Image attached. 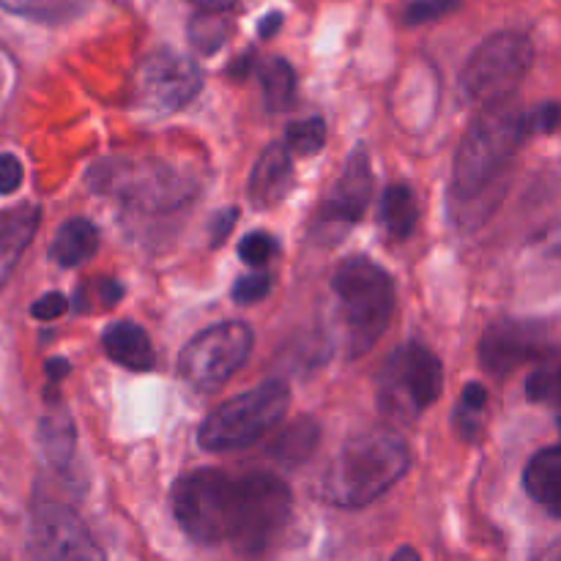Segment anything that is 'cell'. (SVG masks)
<instances>
[{"label":"cell","mask_w":561,"mask_h":561,"mask_svg":"<svg viewBox=\"0 0 561 561\" xmlns=\"http://www.w3.org/2000/svg\"><path fill=\"white\" fill-rule=\"evenodd\" d=\"M294 186V159L285 142H272L261 151L250 173V201L257 208H272L283 201Z\"/></svg>","instance_id":"obj_14"},{"label":"cell","mask_w":561,"mask_h":561,"mask_svg":"<svg viewBox=\"0 0 561 561\" xmlns=\"http://www.w3.org/2000/svg\"><path fill=\"white\" fill-rule=\"evenodd\" d=\"M559 118H561L559 104L553 102L540 104L537 110L526 113V129H529V135L531 131H553L559 126Z\"/></svg>","instance_id":"obj_33"},{"label":"cell","mask_w":561,"mask_h":561,"mask_svg":"<svg viewBox=\"0 0 561 561\" xmlns=\"http://www.w3.org/2000/svg\"><path fill=\"white\" fill-rule=\"evenodd\" d=\"M66 310H69V299H66L60 290H49V294L38 296L31 305V316L36 318V321H55V318L64 316Z\"/></svg>","instance_id":"obj_31"},{"label":"cell","mask_w":561,"mask_h":561,"mask_svg":"<svg viewBox=\"0 0 561 561\" xmlns=\"http://www.w3.org/2000/svg\"><path fill=\"white\" fill-rule=\"evenodd\" d=\"M548 561H561V546H559V548H553L551 557H548Z\"/></svg>","instance_id":"obj_40"},{"label":"cell","mask_w":561,"mask_h":561,"mask_svg":"<svg viewBox=\"0 0 561 561\" xmlns=\"http://www.w3.org/2000/svg\"><path fill=\"white\" fill-rule=\"evenodd\" d=\"M334 294L345 323L348 356H362L387 332L394 310L392 277L370 257L354 255L334 272Z\"/></svg>","instance_id":"obj_4"},{"label":"cell","mask_w":561,"mask_h":561,"mask_svg":"<svg viewBox=\"0 0 561 561\" xmlns=\"http://www.w3.org/2000/svg\"><path fill=\"white\" fill-rule=\"evenodd\" d=\"M22 179H25V170L20 159L9 151L0 153V195H14L22 186Z\"/></svg>","instance_id":"obj_32"},{"label":"cell","mask_w":561,"mask_h":561,"mask_svg":"<svg viewBox=\"0 0 561 561\" xmlns=\"http://www.w3.org/2000/svg\"><path fill=\"white\" fill-rule=\"evenodd\" d=\"M102 351L110 362L126 367V370L146 373L157 365V354H153L146 329L131 321L110 323L102 334Z\"/></svg>","instance_id":"obj_16"},{"label":"cell","mask_w":561,"mask_h":561,"mask_svg":"<svg viewBox=\"0 0 561 561\" xmlns=\"http://www.w3.org/2000/svg\"><path fill=\"white\" fill-rule=\"evenodd\" d=\"M47 376L53 378V381H58V378H66L69 376V362L66 359H47Z\"/></svg>","instance_id":"obj_38"},{"label":"cell","mask_w":561,"mask_h":561,"mask_svg":"<svg viewBox=\"0 0 561 561\" xmlns=\"http://www.w3.org/2000/svg\"><path fill=\"white\" fill-rule=\"evenodd\" d=\"M524 488L542 510L561 518V444L537 453L524 471Z\"/></svg>","instance_id":"obj_17"},{"label":"cell","mask_w":561,"mask_h":561,"mask_svg":"<svg viewBox=\"0 0 561 561\" xmlns=\"http://www.w3.org/2000/svg\"><path fill=\"white\" fill-rule=\"evenodd\" d=\"M38 222H42V208L36 203H20L9 211H0V285L9 283L14 268L20 266Z\"/></svg>","instance_id":"obj_15"},{"label":"cell","mask_w":561,"mask_h":561,"mask_svg":"<svg viewBox=\"0 0 561 561\" xmlns=\"http://www.w3.org/2000/svg\"><path fill=\"white\" fill-rule=\"evenodd\" d=\"M409 444L392 431H370L348 438L327 466L321 493L343 510L367 507L409 471Z\"/></svg>","instance_id":"obj_3"},{"label":"cell","mask_w":561,"mask_h":561,"mask_svg":"<svg viewBox=\"0 0 561 561\" xmlns=\"http://www.w3.org/2000/svg\"><path fill=\"white\" fill-rule=\"evenodd\" d=\"M190 3H195L201 11H219V14H228L236 5V0H190Z\"/></svg>","instance_id":"obj_36"},{"label":"cell","mask_w":561,"mask_h":561,"mask_svg":"<svg viewBox=\"0 0 561 561\" xmlns=\"http://www.w3.org/2000/svg\"><path fill=\"white\" fill-rule=\"evenodd\" d=\"M392 561H420V553H416L411 546H403V548H398V551H394Z\"/></svg>","instance_id":"obj_39"},{"label":"cell","mask_w":561,"mask_h":561,"mask_svg":"<svg viewBox=\"0 0 561 561\" xmlns=\"http://www.w3.org/2000/svg\"><path fill=\"white\" fill-rule=\"evenodd\" d=\"M318 438H321V427H318L316 420L305 416V420H296L294 425L279 433V438L272 447V455L279 463L299 466L318 447Z\"/></svg>","instance_id":"obj_23"},{"label":"cell","mask_w":561,"mask_h":561,"mask_svg":"<svg viewBox=\"0 0 561 561\" xmlns=\"http://www.w3.org/2000/svg\"><path fill=\"white\" fill-rule=\"evenodd\" d=\"M236 219H239V208H233V206H228V208H222V211L214 214L211 222H208V236H211L214 247H219L225 239H228L230 230H233V225H236Z\"/></svg>","instance_id":"obj_34"},{"label":"cell","mask_w":561,"mask_h":561,"mask_svg":"<svg viewBox=\"0 0 561 561\" xmlns=\"http://www.w3.org/2000/svg\"><path fill=\"white\" fill-rule=\"evenodd\" d=\"M542 343H546V329L540 323L504 318L485 329L477 351H480V362L488 373L507 376V373L518 370L524 362L546 354Z\"/></svg>","instance_id":"obj_13"},{"label":"cell","mask_w":561,"mask_h":561,"mask_svg":"<svg viewBox=\"0 0 561 561\" xmlns=\"http://www.w3.org/2000/svg\"><path fill=\"white\" fill-rule=\"evenodd\" d=\"M252 340V329L244 321H225L203 329L181 351V378L197 392H217L250 359Z\"/></svg>","instance_id":"obj_8"},{"label":"cell","mask_w":561,"mask_h":561,"mask_svg":"<svg viewBox=\"0 0 561 561\" xmlns=\"http://www.w3.org/2000/svg\"><path fill=\"white\" fill-rule=\"evenodd\" d=\"M531 60H535V47L524 33L499 31L488 36L466 60L460 71V88L466 99L480 104L482 110L513 102L515 91L529 75Z\"/></svg>","instance_id":"obj_6"},{"label":"cell","mask_w":561,"mask_h":561,"mask_svg":"<svg viewBox=\"0 0 561 561\" xmlns=\"http://www.w3.org/2000/svg\"><path fill=\"white\" fill-rule=\"evenodd\" d=\"M526 398L531 403L561 409V348L546 351L526 378Z\"/></svg>","instance_id":"obj_22"},{"label":"cell","mask_w":561,"mask_h":561,"mask_svg":"<svg viewBox=\"0 0 561 561\" xmlns=\"http://www.w3.org/2000/svg\"><path fill=\"white\" fill-rule=\"evenodd\" d=\"M268 290H272V277H268L266 272H255V274H244V277L236 279L233 290H230V296H233L236 305H257L261 299H266Z\"/></svg>","instance_id":"obj_29"},{"label":"cell","mask_w":561,"mask_h":561,"mask_svg":"<svg viewBox=\"0 0 561 561\" xmlns=\"http://www.w3.org/2000/svg\"><path fill=\"white\" fill-rule=\"evenodd\" d=\"M263 102L272 113H283L296 102V71L285 58H268L257 66Z\"/></svg>","instance_id":"obj_21"},{"label":"cell","mask_w":561,"mask_h":561,"mask_svg":"<svg viewBox=\"0 0 561 561\" xmlns=\"http://www.w3.org/2000/svg\"><path fill=\"white\" fill-rule=\"evenodd\" d=\"M485 403H488L485 387H482V383H466L463 394H460V405L455 409V422H458V427L466 433V436L474 433L477 420H480Z\"/></svg>","instance_id":"obj_28"},{"label":"cell","mask_w":561,"mask_h":561,"mask_svg":"<svg viewBox=\"0 0 561 561\" xmlns=\"http://www.w3.org/2000/svg\"><path fill=\"white\" fill-rule=\"evenodd\" d=\"M444 389L442 359L422 343H405L383 362L378 392L381 403L394 411L422 414L431 409Z\"/></svg>","instance_id":"obj_9"},{"label":"cell","mask_w":561,"mask_h":561,"mask_svg":"<svg viewBox=\"0 0 561 561\" xmlns=\"http://www.w3.org/2000/svg\"><path fill=\"white\" fill-rule=\"evenodd\" d=\"M170 504L192 542L203 548H228L239 559L266 557L294 515L288 482L266 471H190L173 485Z\"/></svg>","instance_id":"obj_1"},{"label":"cell","mask_w":561,"mask_h":561,"mask_svg":"<svg viewBox=\"0 0 561 561\" xmlns=\"http://www.w3.org/2000/svg\"><path fill=\"white\" fill-rule=\"evenodd\" d=\"M460 5V0H414L405 9L403 20L405 25H425V22L442 20V16L453 14Z\"/></svg>","instance_id":"obj_30"},{"label":"cell","mask_w":561,"mask_h":561,"mask_svg":"<svg viewBox=\"0 0 561 561\" xmlns=\"http://www.w3.org/2000/svg\"><path fill=\"white\" fill-rule=\"evenodd\" d=\"M93 190L140 211H175L195 197V181L170 164L110 159L91 170Z\"/></svg>","instance_id":"obj_7"},{"label":"cell","mask_w":561,"mask_h":561,"mask_svg":"<svg viewBox=\"0 0 561 561\" xmlns=\"http://www.w3.org/2000/svg\"><path fill=\"white\" fill-rule=\"evenodd\" d=\"M203 71L190 55L157 49L146 55L135 77V102L151 113L164 115L186 107L201 93Z\"/></svg>","instance_id":"obj_11"},{"label":"cell","mask_w":561,"mask_h":561,"mask_svg":"<svg viewBox=\"0 0 561 561\" xmlns=\"http://www.w3.org/2000/svg\"><path fill=\"white\" fill-rule=\"evenodd\" d=\"M0 9L36 22H66L85 11V0H0Z\"/></svg>","instance_id":"obj_24"},{"label":"cell","mask_w":561,"mask_h":561,"mask_svg":"<svg viewBox=\"0 0 561 561\" xmlns=\"http://www.w3.org/2000/svg\"><path fill=\"white\" fill-rule=\"evenodd\" d=\"M529 137L526 113L513 102L485 107L466 129L453 164V201L477 206L502 181L520 142Z\"/></svg>","instance_id":"obj_2"},{"label":"cell","mask_w":561,"mask_h":561,"mask_svg":"<svg viewBox=\"0 0 561 561\" xmlns=\"http://www.w3.org/2000/svg\"><path fill=\"white\" fill-rule=\"evenodd\" d=\"M290 392L283 381H266L239 398L225 400L201 425V447L206 453H236L261 442L285 420Z\"/></svg>","instance_id":"obj_5"},{"label":"cell","mask_w":561,"mask_h":561,"mask_svg":"<svg viewBox=\"0 0 561 561\" xmlns=\"http://www.w3.org/2000/svg\"><path fill=\"white\" fill-rule=\"evenodd\" d=\"M323 142H327V124L321 118L294 121L288 126V135H285V146L290 148V153H299V157H316Z\"/></svg>","instance_id":"obj_26"},{"label":"cell","mask_w":561,"mask_h":561,"mask_svg":"<svg viewBox=\"0 0 561 561\" xmlns=\"http://www.w3.org/2000/svg\"><path fill=\"white\" fill-rule=\"evenodd\" d=\"M279 27H283V14H279V11H272V14H268L266 20H261V25H257V36L272 38Z\"/></svg>","instance_id":"obj_35"},{"label":"cell","mask_w":561,"mask_h":561,"mask_svg":"<svg viewBox=\"0 0 561 561\" xmlns=\"http://www.w3.org/2000/svg\"><path fill=\"white\" fill-rule=\"evenodd\" d=\"M99 250V230L85 217H75L64 222L49 244V257L60 268H77L91 261Z\"/></svg>","instance_id":"obj_18"},{"label":"cell","mask_w":561,"mask_h":561,"mask_svg":"<svg viewBox=\"0 0 561 561\" xmlns=\"http://www.w3.org/2000/svg\"><path fill=\"white\" fill-rule=\"evenodd\" d=\"M416 219H420V208H416L414 190L409 184L389 186L381 201L383 233L392 241H405L414 233Z\"/></svg>","instance_id":"obj_20"},{"label":"cell","mask_w":561,"mask_h":561,"mask_svg":"<svg viewBox=\"0 0 561 561\" xmlns=\"http://www.w3.org/2000/svg\"><path fill=\"white\" fill-rule=\"evenodd\" d=\"M277 252H279L277 239H274L272 233H266V230H252V233H247L239 244L241 261L257 268L266 266L268 261H274Z\"/></svg>","instance_id":"obj_27"},{"label":"cell","mask_w":561,"mask_h":561,"mask_svg":"<svg viewBox=\"0 0 561 561\" xmlns=\"http://www.w3.org/2000/svg\"><path fill=\"white\" fill-rule=\"evenodd\" d=\"M373 192V173H370V157H367L365 146H356L351 157L345 159L343 173L334 181L332 192L327 201L321 203L316 214V228H321L323 236H340L362 219L367 211Z\"/></svg>","instance_id":"obj_12"},{"label":"cell","mask_w":561,"mask_h":561,"mask_svg":"<svg viewBox=\"0 0 561 561\" xmlns=\"http://www.w3.org/2000/svg\"><path fill=\"white\" fill-rule=\"evenodd\" d=\"M230 31H233V22L228 20V14L201 11L190 22V44L201 55H214L217 49L225 47V42L230 38Z\"/></svg>","instance_id":"obj_25"},{"label":"cell","mask_w":561,"mask_h":561,"mask_svg":"<svg viewBox=\"0 0 561 561\" xmlns=\"http://www.w3.org/2000/svg\"><path fill=\"white\" fill-rule=\"evenodd\" d=\"M121 296H124V288H121V285L115 283V279H107V283L102 285V301L107 307H113L115 301L121 299Z\"/></svg>","instance_id":"obj_37"},{"label":"cell","mask_w":561,"mask_h":561,"mask_svg":"<svg viewBox=\"0 0 561 561\" xmlns=\"http://www.w3.org/2000/svg\"><path fill=\"white\" fill-rule=\"evenodd\" d=\"M38 444H42V453L49 460V466H55L58 471L69 469L77 449V427L75 420L66 414V409H53L42 416Z\"/></svg>","instance_id":"obj_19"},{"label":"cell","mask_w":561,"mask_h":561,"mask_svg":"<svg viewBox=\"0 0 561 561\" xmlns=\"http://www.w3.org/2000/svg\"><path fill=\"white\" fill-rule=\"evenodd\" d=\"M27 553L33 561H107L85 520L71 507L42 502L27 524Z\"/></svg>","instance_id":"obj_10"}]
</instances>
